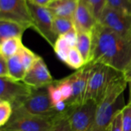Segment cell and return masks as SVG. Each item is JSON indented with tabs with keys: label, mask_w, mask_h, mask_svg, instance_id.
<instances>
[{
	"label": "cell",
	"mask_w": 131,
	"mask_h": 131,
	"mask_svg": "<svg viewBox=\"0 0 131 131\" xmlns=\"http://www.w3.org/2000/svg\"><path fill=\"white\" fill-rule=\"evenodd\" d=\"M30 2L39 5V6H42V7H48V5L52 3L54 0H28Z\"/></svg>",
	"instance_id": "d6a6232c"
},
{
	"label": "cell",
	"mask_w": 131,
	"mask_h": 131,
	"mask_svg": "<svg viewBox=\"0 0 131 131\" xmlns=\"http://www.w3.org/2000/svg\"><path fill=\"white\" fill-rule=\"evenodd\" d=\"M107 5L131 14V0H107Z\"/></svg>",
	"instance_id": "83f0119b"
},
{
	"label": "cell",
	"mask_w": 131,
	"mask_h": 131,
	"mask_svg": "<svg viewBox=\"0 0 131 131\" xmlns=\"http://www.w3.org/2000/svg\"><path fill=\"white\" fill-rule=\"evenodd\" d=\"M90 71L91 64L88 63L81 69L77 70L74 74L68 76L72 85L73 93L70 100L66 101L68 108L78 107L84 101Z\"/></svg>",
	"instance_id": "30bf717a"
},
{
	"label": "cell",
	"mask_w": 131,
	"mask_h": 131,
	"mask_svg": "<svg viewBox=\"0 0 131 131\" xmlns=\"http://www.w3.org/2000/svg\"><path fill=\"white\" fill-rule=\"evenodd\" d=\"M90 64L91 71L84 101L93 100L99 104L111 81L121 72L103 64Z\"/></svg>",
	"instance_id": "277c9868"
},
{
	"label": "cell",
	"mask_w": 131,
	"mask_h": 131,
	"mask_svg": "<svg viewBox=\"0 0 131 131\" xmlns=\"http://www.w3.org/2000/svg\"><path fill=\"white\" fill-rule=\"evenodd\" d=\"M24 45L21 38H12L0 41V56L8 59L17 54Z\"/></svg>",
	"instance_id": "e0dca14e"
},
{
	"label": "cell",
	"mask_w": 131,
	"mask_h": 131,
	"mask_svg": "<svg viewBox=\"0 0 131 131\" xmlns=\"http://www.w3.org/2000/svg\"><path fill=\"white\" fill-rule=\"evenodd\" d=\"M7 62L10 78L16 81H22L25 76L26 71L22 64L19 52L7 59Z\"/></svg>",
	"instance_id": "ac0fdd59"
},
{
	"label": "cell",
	"mask_w": 131,
	"mask_h": 131,
	"mask_svg": "<svg viewBox=\"0 0 131 131\" xmlns=\"http://www.w3.org/2000/svg\"><path fill=\"white\" fill-rule=\"evenodd\" d=\"M28 3L33 21L32 28L53 48L58 38L53 31V14L48 7L35 5L29 1Z\"/></svg>",
	"instance_id": "8992f818"
},
{
	"label": "cell",
	"mask_w": 131,
	"mask_h": 131,
	"mask_svg": "<svg viewBox=\"0 0 131 131\" xmlns=\"http://www.w3.org/2000/svg\"><path fill=\"white\" fill-rule=\"evenodd\" d=\"M32 88L47 87L54 82L52 76L42 58H39L26 72L22 81Z\"/></svg>",
	"instance_id": "7c38bea8"
},
{
	"label": "cell",
	"mask_w": 131,
	"mask_h": 131,
	"mask_svg": "<svg viewBox=\"0 0 131 131\" xmlns=\"http://www.w3.org/2000/svg\"><path fill=\"white\" fill-rule=\"evenodd\" d=\"M12 105L13 111L38 117H52L63 113L58 112L54 108L49 96L48 86L33 88L29 96Z\"/></svg>",
	"instance_id": "3957f363"
},
{
	"label": "cell",
	"mask_w": 131,
	"mask_h": 131,
	"mask_svg": "<svg viewBox=\"0 0 131 131\" xmlns=\"http://www.w3.org/2000/svg\"><path fill=\"white\" fill-rule=\"evenodd\" d=\"M51 131H72L69 121V108L58 121Z\"/></svg>",
	"instance_id": "484cf974"
},
{
	"label": "cell",
	"mask_w": 131,
	"mask_h": 131,
	"mask_svg": "<svg viewBox=\"0 0 131 131\" xmlns=\"http://www.w3.org/2000/svg\"><path fill=\"white\" fill-rule=\"evenodd\" d=\"M78 1L54 0L48 8L54 17L73 19Z\"/></svg>",
	"instance_id": "5bb4252c"
},
{
	"label": "cell",
	"mask_w": 131,
	"mask_h": 131,
	"mask_svg": "<svg viewBox=\"0 0 131 131\" xmlns=\"http://www.w3.org/2000/svg\"><path fill=\"white\" fill-rule=\"evenodd\" d=\"M64 63L70 68L75 70H79L86 64L83 56L76 47L71 48Z\"/></svg>",
	"instance_id": "ffe728a7"
},
{
	"label": "cell",
	"mask_w": 131,
	"mask_h": 131,
	"mask_svg": "<svg viewBox=\"0 0 131 131\" xmlns=\"http://www.w3.org/2000/svg\"><path fill=\"white\" fill-rule=\"evenodd\" d=\"M98 22L123 37L131 38L130 13L107 5Z\"/></svg>",
	"instance_id": "9c48e42d"
},
{
	"label": "cell",
	"mask_w": 131,
	"mask_h": 131,
	"mask_svg": "<svg viewBox=\"0 0 131 131\" xmlns=\"http://www.w3.org/2000/svg\"><path fill=\"white\" fill-rule=\"evenodd\" d=\"M73 21L78 32L92 31L98 22L84 0L78 1Z\"/></svg>",
	"instance_id": "4fadbf2b"
},
{
	"label": "cell",
	"mask_w": 131,
	"mask_h": 131,
	"mask_svg": "<svg viewBox=\"0 0 131 131\" xmlns=\"http://www.w3.org/2000/svg\"><path fill=\"white\" fill-rule=\"evenodd\" d=\"M28 0H0V19L9 20L32 28L33 21Z\"/></svg>",
	"instance_id": "52a82bcc"
},
{
	"label": "cell",
	"mask_w": 131,
	"mask_h": 131,
	"mask_svg": "<svg viewBox=\"0 0 131 131\" xmlns=\"http://www.w3.org/2000/svg\"><path fill=\"white\" fill-rule=\"evenodd\" d=\"M48 91L49 93L51 101L54 106L56 104H58V102L64 101L62 93H61L60 88H58V86L54 83V81L52 84H51L48 86Z\"/></svg>",
	"instance_id": "4316f807"
},
{
	"label": "cell",
	"mask_w": 131,
	"mask_h": 131,
	"mask_svg": "<svg viewBox=\"0 0 131 131\" xmlns=\"http://www.w3.org/2000/svg\"><path fill=\"white\" fill-rule=\"evenodd\" d=\"M122 74L127 83L131 82V62L122 71Z\"/></svg>",
	"instance_id": "1f68e13d"
},
{
	"label": "cell",
	"mask_w": 131,
	"mask_h": 131,
	"mask_svg": "<svg viewBox=\"0 0 131 131\" xmlns=\"http://www.w3.org/2000/svg\"><path fill=\"white\" fill-rule=\"evenodd\" d=\"M129 89H130V97H129V101H128V104L127 105L131 106V82H129Z\"/></svg>",
	"instance_id": "836d02e7"
},
{
	"label": "cell",
	"mask_w": 131,
	"mask_h": 131,
	"mask_svg": "<svg viewBox=\"0 0 131 131\" xmlns=\"http://www.w3.org/2000/svg\"><path fill=\"white\" fill-rule=\"evenodd\" d=\"M98 104L88 100L81 105L69 108V121L72 131H88L96 117Z\"/></svg>",
	"instance_id": "ba28073f"
},
{
	"label": "cell",
	"mask_w": 131,
	"mask_h": 131,
	"mask_svg": "<svg viewBox=\"0 0 131 131\" xmlns=\"http://www.w3.org/2000/svg\"><path fill=\"white\" fill-rule=\"evenodd\" d=\"M74 27L73 19L54 17L53 19V31L58 38L65 35Z\"/></svg>",
	"instance_id": "d6986e66"
},
{
	"label": "cell",
	"mask_w": 131,
	"mask_h": 131,
	"mask_svg": "<svg viewBox=\"0 0 131 131\" xmlns=\"http://www.w3.org/2000/svg\"><path fill=\"white\" fill-rule=\"evenodd\" d=\"M12 114V104L5 101H0V127H4L8 122Z\"/></svg>",
	"instance_id": "cb8c5ba5"
},
{
	"label": "cell",
	"mask_w": 131,
	"mask_h": 131,
	"mask_svg": "<svg viewBox=\"0 0 131 131\" xmlns=\"http://www.w3.org/2000/svg\"><path fill=\"white\" fill-rule=\"evenodd\" d=\"M128 83L122 72L110 83L102 100L98 104L95 119L88 131H107L114 115L125 105L123 93Z\"/></svg>",
	"instance_id": "7a4b0ae2"
},
{
	"label": "cell",
	"mask_w": 131,
	"mask_h": 131,
	"mask_svg": "<svg viewBox=\"0 0 131 131\" xmlns=\"http://www.w3.org/2000/svg\"><path fill=\"white\" fill-rule=\"evenodd\" d=\"M91 9V12L99 21V19L107 5V0H84Z\"/></svg>",
	"instance_id": "603a6c76"
},
{
	"label": "cell",
	"mask_w": 131,
	"mask_h": 131,
	"mask_svg": "<svg viewBox=\"0 0 131 131\" xmlns=\"http://www.w3.org/2000/svg\"><path fill=\"white\" fill-rule=\"evenodd\" d=\"M131 62V38L123 37L99 22L92 30L90 62L122 72Z\"/></svg>",
	"instance_id": "6da1fadb"
},
{
	"label": "cell",
	"mask_w": 131,
	"mask_h": 131,
	"mask_svg": "<svg viewBox=\"0 0 131 131\" xmlns=\"http://www.w3.org/2000/svg\"><path fill=\"white\" fill-rule=\"evenodd\" d=\"M74 1H78V0H74Z\"/></svg>",
	"instance_id": "e575fe53"
},
{
	"label": "cell",
	"mask_w": 131,
	"mask_h": 131,
	"mask_svg": "<svg viewBox=\"0 0 131 131\" xmlns=\"http://www.w3.org/2000/svg\"><path fill=\"white\" fill-rule=\"evenodd\" d=\"M121 113L124 131H131V106L125 105L122 108Z\"/></svg>",
	"instance_id": "f1b7e54d"
},
{
	"label": "cell",
	"mask_w": 131,
	"mask_h": 131,
	"mask_svg": "<svg viewBox=\"0 0 131 131\" xmlns=\"http://www.w3.org/2000/svg\"><path fill=\"white\" fill-rule=\"evenodd\" d=\"M64 113L45 117L13 111L10 120L4 127H0V131H51Z\"/></svg>",
	"instance_id": "5b68a950"
},
{
	"label": "cell",
	"mask_w": 131,
	"mask_h": 131,
	"mask_svg": "<svg viewBox=\"0 0 131 131\" xmlns=\"http://www.w3.org/2000/svg\"><path fill=\"white\" fill-rule=\"evenodd\" d=\"M122 110V109H121ZM121 110L117 111L113 117L107 131H124L122 124V113Z\"/></svg>",
	"instance_id": "f546056e"
},
{
	"label": "cell",
	"mask_w": 131,
	"mask_h": 131,
	"mask_svg": "<svg viewBox=\"0 0 131 131\" xmlns=\"http://www.w3.org/2000/svg\"><path fill=\"white\" fill-rule=\"evenodd\" d=\"M71 48L73 47L70 45V43L66 40V38L64 36H60L57 39L53 47L54 51L57 54V56L64 62L66 61L68 54L70 50L71 49Z\"/></svg>",
	"instance_id": "44dd1931"
},
{
	"label": "cell",
	"mask_w": 131,
	"mask_h": 131,
	"mask_svg": "<svg viewBox=\"0 0 131 131\" xmlns=\"http://www.w3.org/2000/svg\"><path fill=\"white\" fill-rule=\"evenodd\" d=\"M33 88L22 81H16L8 78H0V101L12 104L27 97L32 93Z\"/></svg>",
	"instance_id": "8fae6325"
},
{
	"label": "cell",
	"mask_w": 131,
	"mask_h": 131,
	"mask_svg": "<svg viewBox=\"0 0 131 131\" xmlns=\"http://www.w3.org/2000/svg\"><path fill=\"white\" fill-rule=\"evenodd\" d=\"M54 83L60 88V90L62 93V95H63L64 101H68V100H70V98L72 96L73 91H72V85H71V81H70L68 76L63 79H61L58 81H54Z\"/></svg>",
	"instance_id": "d4e9b609"
},
{
	"label": "cell",
	"mask_w": 131,
	"mask_h": 131,
	"mask_svg": "<svg viewBox=\"0 0 131 131\" xmlns=\"http://www.w3.org/2000/svg\"><path fill=\"white\" fill-rule=\"evenodd\" d=\"M76 48L83 56L86 64H88L92 51V31L78 32Z\"/></svg>",
	"instance_id": "2e32d148"
},
{
	"label": "cell",
	"mask_w": 131,
	"mask_h": 131,
	"mask_svg": "<svg viewBox=\"0 0 131 131\" xmlns=\"http://www.w3.org/2000/svg\"><path fill=\"white\" fill-rule=\"evenodd\" d=\"M25 25L18 22L0 19V41L12 38H22L25 30Z\"/></svg>",
	"instance_id": "9a60e30c"
},
{
	"label": "cell",
	"mask_w": 131,
	"mask_h": 131,
	"mask_svg": "<svg viewBox=\"0 0 131 131\" xmlns=\"http://www.w3.org/2000/svg\"><path fill=\"white\" fill-rule=\"evenodd\" d=\"M19 54L21 57L22 64L26 72L32 67V65L35 63V61L40 58V56L34 53L32 51H31L25 45H23L22 48H21L19 51Z\"/></svg>",
	"instance_id": "7402d4cb"
},
{
	"label": "cell",
	"mask_w": 131,
	"mask_h": 131,
	"mask_svg": "<svg viewBox=\"0 0 131 131\" xmlns=\"http://www.w3.org/2000/svg\"><path fill=\"white\" fill-rule=\"evenodd\" d=\"M0 78H10L7 59L0 56Z\"/></svg>",
	"instance_id": "4dcf8cb0"
}]
</instances>
